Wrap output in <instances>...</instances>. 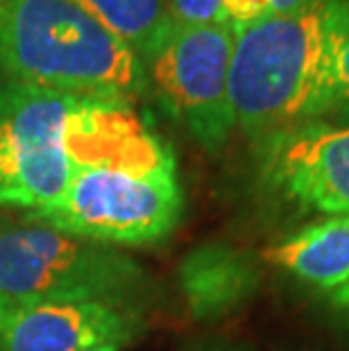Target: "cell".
<instances>
[{"mask_svg":"<svg viewBox=\"0 0 349 351\" xmlns=\"http://www.w3.org/2000/svg\"><path fill=\"white\" fill-rule=\"evenodd\" d=\"M143 313L98 302L0 306V351H91L125 347L143 331Z\"/></svg>","mask_w":349,"mask_h":351,"instance_id":"obj_8","label":"cell"},{"mask_svg":"<svg viewBox=\"0 0 349 351\" xmlns=\"http://www.w3.org/2000/svg\"><path fill=\"white\" fill-rule=\"evenodd\" d=\"M0 77L130 104L150 93L143 59L75 0H0Z\"/></svg>","mask_w":349,"mask_h":351,"instance_id":"obj_3","label":"cell"},{"mask_svg":"<svg viewBox=\"0 0 349 351\" xmlns=\"http://www.w3.org/2000/svg\"><path fill=\"white\" fill-rule=\"evenodd\" d=\"M338 297H340V302H343V304H349V283L345 288L338 290Z\"/></svg>","mask_w":349,"mask_h":351,"instance_id":"obj_17","label":"cell"},{"mask_svg":"<svg viewBox=\"0 0 349 351\" xmlns=\"http://www.w3.org/2000/svg\"><path fill=\"white\" fill-rule=\"evenodd\" d=\"M0 77V208L53 206L77 170L73 147L88 102Z\"/></svg>","mask_w":349,"mask_h":351,"instance_id":"obj_5","label":"cell"},{"mask_svg":"<svg viewBox=\"0 0 349 351\" xmlns=\"http://www.w3.org/2000/svg\"><path fill=\"white\" fill-rule=\"evenodd\" d=\"M345 10L347 0H317L302 12L234 27V121L254 152L331 116Z\"/></svg>","mask_w":349,"mask_h":351,"instance_id":"obj_2","label":"cell"},{"mask_svg":"<svg viewBox=\"0 0 349 351\" xmlns=\"http://www.w3.org/2000/svg\"><path fill=\"white\" fill-rule=\"evenodd\" d=\"M263 182L302 211L349 213V125L311 123L256 150Z\"/></svg>","mask_w":349,"mask_h":351,"instance_id":"obj_7","label":"cell"},{"mask_svg":"<svg viewBox=\"0 0 349 351\" xmlns=\"http://www.w3.org/2000/svg\"><path fill=\"white\" fill-rule=\"evenodd\" d=\"M147 288L145 270L121 250L0 215V302L7 306L98 302L143 313Z\"/></svg>","mask_w":349,"mask_h":351,"instance_id":"obj_4","label":"cell"},{"mask_svg":"<svg viewBox=\"0 0 349 351\" xmlns=\"http://www.w3.org/2000/svg\"><path fill=\"white\" fill-rule=\"evenodd\" d=\"M193 351H248L239 345H227V342H206V345H197Z\"/></svg>","mask_w":349,"mask_h":351,"instance_id":"obj_16","label":"cell"},{"mask_svg":"<svg viewBox=\"0 0 349 351\" xmlns=\"http://www.w3.org/2000/svg\"><path fill=\"white\" fill-rule=\"evenodd\" d=\"M222 12L232 27H245L272 16V0H222Z\"/></svg>","mask_w":349,"mask_h":351,"instance_id":"obj_14","label":"cell"},{"mask_svg":"<svg viewBox=\"0 0 349 351\" xmlns=\"http://www.w3.org/2000/svg\"><path fill=\"white\" fill-rule=\"evenodd\" d=\"M270 265L322 290L349 283V213L324 215L263 252Z\"/></svg>","mask_w":349,"mask_h":351,"instance_id":"obj_10","label":"cell"},{"mask_svg":"<svg viewBox=\"0 0 349 351\" xmlns=\"http://www.w3.org/2000/svg\"><path fill=\"white\" fill-rule=\"evenodd\" d=\"M98 23L114 32L143 59L161 46L175 21L166 0H75Z\"/></svg>","mask_w":349,"mask_h":351,"instance_id":"obj_11","label":"cell"},{"mask_svg":"<svg viewBox=\"0 0 349 351\" xmlns=\"http://www.w3.org/2000/svg\"><path fill=\"white\" fill-rule=\"evenodd\" d=\"M0 306H3V302H0Z\"/></svg>","mask_w":349,"mask_h":351,"instance_id":"obj_19","label":"cell"},{"mask_svg":"<svg viewBox=\"0 0 349 351\" xmlns=\"http://www.w3.org/2000/svg\"><path fill=\"white\" fill-rule=\"evenodd\" d=\"M317 0H272V14H295L311 7Z\"/></svg>","mask_w":349,"mask_h":351,"instance_id":"obj_15","label":"cell"},{"mask_svg":"<svg viewBox=\"0 0 349 351\" xmlns=\"http://www.w3.org/2000/svg\"><path fill=\"white\" fill-rule=\"evenodd\" d=\"M73 147L77 170L69 189L27 220L109 247L154 245L177 229L184 193L175 152L130 102L93 100Z\"/></svg>","mask_w":349,"mask_h":351,"instance_id":"obj_1","label":"cell"},{"mask_svg":"<svg viewBox=\"0 0 349 351\" xmlns=\"http://www.w3.org/2000/svg\"><path fill=\"white\" fill-rule=\"evenodd\" d=\"M168 12L180 25H213L227 23L222 0H166Z\"/></svg>","mask_w":349,"mask_h":351,"instance_id":"obj_12","label":"cell"},{"mask_svg":"<svg viewBox=\"0 0 349 351\" xmlns=\"http://www.w3.org/2000/svg\"><path fill=\"white\" fill-rule=\"evenodd\" d=\"M331 116H349V0L340 27L336 50V75H333V107Z\"/></svg>","mask_w":349,"mask_h":351,"instance_id":"obj_13","label":"cell"},{"mask_svg":"<svg viewBox=\"0 0 349 351\" xmlns=\"http://www.w3.org/2000/svg\"><path fill=\"white\" fill-rule=\"evenodd\" d=\"M258 261L229 243L200 245L180 265L184 302L200 322H215L243 308L258 290Z\"/></svg>","mask_w":349,"mask_h":351,"instance_id":"obj_9","label":"cell"},{"mask_svg":"<svg viewBox=\"0 0 349 351\" xmlns=\"http://www.w3.org/2000/svg\"><path fill=\"white\" fill-rule=\"evenodd\" d=\"M91 351H118V347H98V349H91Z\"/></svg>","mask_w":349,"mask_h":351,"instance_id":"obj_18","label":"cell"},{"mask_svg":"<svg viewBox=\"0 0 349 351\" xmlns=\"http://www.w3.org/2000/svg\"><path fill=\"white\" fill-rule=\"evenodd\" d=\"M234 27L175 23L145 59L147 88L206 152H220L236 132L232 91Z\"/></svg>","mask_w":349,"mask_h":351,"instance_id":"obj_6","label":"cell"}]
</instances>
